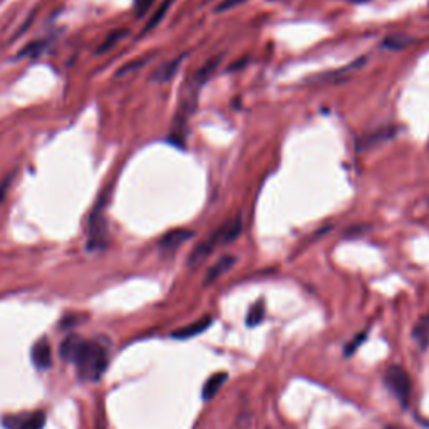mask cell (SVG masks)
Instances as JSON below:
<instances>
[{
	"label": "cell",
	"mask_w": 429,
	"mask_h": 429,
	"mask_svg": "<svg viewBox=\"0 0 429 429\" xmlns=\"http://www.w3.org/2000/svg\"><path fill=\"white\" fill-rule=\"evenodd\" d=\"M211 322H213V319L208 315V317H203L197 320V322L190 324V326L178 329V331H174L172 337L173 339H191V337H197L200 334H203V332L206 331L208 327L211 326Z\"/></svg>",
	"instance_id": "obj_8"
},
{
	"label": "cell",
	"mask_w": 429,
	"mask_h": 429,
	"mask_svg": "<svg viewBox=\"0 0 429 429\" xmlns=\"http://www.w3.org/2000/svg\"><path fill=\"white\" fill-rule=\"evenodd\" d=\"M124 36V32L123 31H118V32H114V34H111V37L110 39H106L104 40V43L101 44V47H99V52H104L106 51V49H111V45L116 43V40L119 39V37H123Z\"/></svg>",
	"instance_id": "obj_20"
},
{
	"label": "cell",
	"mask_w": 429,
	"mask_h": 429,
	"mask_svg": "<svg viewBox=\"0 0 429 429\" xmlns=\"http://www.w3.org/2000/svg\"><path fill=\"white\" fill-rule=\"evenodd\" d=\"M247 2V0H223L222 3H218V7H216V12H225V10H230L233 7H239L240 3Z\"/></svg>",
	"instance_id": "obj_19"
},
{
	"label": "cell",
	"mask_w": 429,
	"mask_h": 429,
	"mask_svg": "<svg viewBox=\"0 0 429 429\" xmlns=\"http://www.w3.org/2000/svg\"><path fill=\"white\" fill-rule=\"evenodd\" d=\"M241 233V218L240 216H236L235 220H232L230 223L225 225V227L220 230V241L222 243H230V241L236 240L240 236Z\"/></svg>",
	"instance_id": "obj_13"
},
{
	"label": "cell",
	"mask_w": 429,
	"mask_h": 429,
	"mask_svg": "<svg viewBox=\"0 0 429 429\" xmlns=\"http://www.w3.org/2000/svg\"><path fill=\"white\" fill-rule=\"evenodd\" d=\"M235 264H236V257H233V255H223L222 258H218V260H216L215 264L208 269L206 277H205V285H208V283H213L216 278L222 277L223 273H227Z\"/></svg>",
	"instance_id": "obj_9"
},
{
	"label": "cell",
	"mask_w": 429,
	"mask_h": 429,
	"mask_svg": "<svg viewBox=\"0 0 429 429\" xmlns=\"http://www.w3.org/2000/svg\"><path fill=\"white\" fill-rule=\"evenodd\" d=\"M412 339L418 343L421 349H426L429 345V315H424L418 320L412 329Z\"/></svg>",
	"instance_id": "obj_12"
},
{
	"label": "cell",
	"mask_w": 429,
	"mask_h": 429,
	"mask_svg": "<svg viewBox=\"0 0 429 429\" xmlns=\"http://www.w3.org/2000/svg\"><path fill=\"white\" fill-rule=\"evenodd\" d=\"M411 43H412L411 37L404 34L387 36L386 39L382 40V49H389V51H402V49H406Z\"/></svg>",
	"instance_id": "obj_14"
},
{
	"label": "cell",
	"mask_w": 429,
	"mask_h": 429,
	"mask_svg": "<svg viewBox=\"0 0 429 429\" xmlns=\"http://www.w3.org/2000/svg\"><path fill=\"white\" fill-rule=\"evenodd\" d=\"M364 340H366V332H362V334H357L356 337H354L351 343L345 345V356H352V354L359 349V345L364 343Z\"/></svg>",
	"instance_id": "obj_18"
},
{
	"label": "cell",
	"mask_w": 429,
	"mask_h": 429,
	"mask_svg": "<svg viewBox=\"0 0 429 429\" xmlns=\"http://www.w3.org/2000/svg\"><path fill=\"white\" fill-rule=\"evenodd\" d=\"M31 359L39 370H47L52 366L51 344H49V340L45 339V337L44 339H39L34 345H32Z\"/></svg>",
	"instance_id": "obj_5"
},
{
	"label": "cell",
	"mask_w": 429,
	"mask_h": 429,
	"mask_svg": "<svg viewBox=\"0 0 429 429\" xmlns=\"http://www.w3.org/2000/svg\"><path fill=\"white\" fill-rule=\"evenodd\" d=\"M220 240V230L213 233V235L210 236V239L200 241V243L195 247L193 252H191V255L188 258V265L190 266H198L200 264H203V262L206 260L208 255H210L211 252H213L216 241Z\"/></svg>",
	"instance_id": "obj_6"
},
{
	"label": "cell",
	"mask_w": 429,
	"mask_h": 429,
	"mask_svg": "<svg viewBox=\"0 0 429 429\" xmlns=\"http://www.w3.org/2000/svg\"><path fill=\"white\" fill-rule=\"evenodd\" d=\"M384 382L387 389L399 399V402H401L402 406H407V404H409L412 382L409 374H407L406 370L399 368V366H391L384 374Z\"/></svg>",
	"instance_id": "obj_2"
},
{
	"label": "cell",
	"mask_w": 429,
	"mask_h": 429,
	"mask_svg": "<svg viewBox=\"0 0 429 429\" xmlns=\"http://www.w3.org/2000/svg\"><path fill=\"white\" fill-rule=\"evenodd\" d=\"M220 61H222V56H215V57H211V59L208 61L206 64L203 66V68L198 70L197 77H195V81L198 82V86H202L203 82H206L208 79H210L211 76H213V73L216 70V68H218Z\"/></svg>",
	"instance_id": "obj_16"
},
{
	"label": "cell",
	"mask_w": 429,
	"mask_h": 429,
	"mask_svg": "<svg viewBox=\"0 0 429 429\" xmlns=\"http://www.w3.org/2000/svg\"><path fill=\"white\" fill-rule=\"evenodd\" d=\"M172 3H173V0H165V2L161 3L160 9H158V10L155 12V15H153L151 20H149V22L146 24V27H144V32L151 31L153 27H156L158 24H160L161 20H163V17L166 15V12H168V10H170V7H172Z\"/></svg>",
	"instance_id": "obj_17"
},
{
	"label": "cell",
	"mask_w": 429,
	"mask_h": 429,
	"mask_svg": "<svg viewBox=\"0 0 429 429\" xmlns=\"http://www.w3.org/2000/svg\"><path fill=\"white\" fill-rule=\"evenodd\" d=\"M398 135V126H381L377 129H372V131L364 133V135L359 136L356 140V151L357 153H366L369 149L377 148L379 144L387 143L393 137Z\"/></svg>",
	"instance_id": "obj_4"
},
{
	"label": "cell",
	"mask_w": 429,
	"mask_h": 429,
	"mask_svg": "<svg viewBox=\"0 0 429 429\" xmlns=\"http://www.w3.org/2000/svg\"><path fill=\"white\" fill-rule=\"evenodd\" d=\"M45 414L43 411L17 412V414H7L2 418L3 429H44Z\"/></svg>",
	"instance_id": "obj_3"
},
{
	"label": "cell",
	"mask_w": 429,
	"mask_h": 429,
	"mask_svg": "<svg viewBox=\"0 0 429 429\" xmlns=\"http://www.w3.org/2000/svg\"><path fill=\"white\" fill-rule=\"evenodd\" d=\"M61 357L76 368L77 377L84 382H96L107 368V352L101 344L82 339L81 336H68L61 343Z\"/></svg>",
	"instance_id": "obj_1"
},
{
	"label": "cell",
	"mask_w": 429,
	"mask_h": 429,
	"mask_svg": "<svg viewBox=\"0 0 429 429\" xmlns=\"http://www.w3.org/2000/svg\"><path fill=\"white\" fill-rule=\"evenodd\" d=\"M183 59H185V56L176 57V59L166 62V64L161 66L160 69H156V73L153 74V79H155L156 82H168L172 81V79L176 76L178 69H180V66L183 64Z\"/></svg>",
	"instance_id": "obj_11"
},
{
	"label": "cell",
	"mask_w": 429,
	"mask_h": 429,
	"mask_svg": "<svg viewBox=\"0 0 429 429\" xmlns=\"http://www.w3.org/2000/svg\"><path fill=\"white\" fill-rule=\"evenodd\" d=\"M191 236H193V232L183 230V228L168 232L163 239L160 240V248L163 250V252H174V250H176L178 247H181L185 241H188Z\"/></svg>",
	"instance_id": "obj_7"
},
{
	"label": "cell",
	"mask_w": 429,
	"mask_h": 429,
	"mask_svg": "<svg viewBox=\"0 0 429 429\" xmlns=\"http://www.w3.org/2000/svg\"><path fill=\"white\" fill-rule=\"evenodd\" d=\"M387 429H401V428H394V426H391V428H387Z\"/></svg>",
	"instance_id": "obj_21"
},
{
	"label": "cell",
	"mask_w": 429,
	"mask_h": 429,
	"mask_svg": "<svg viewBox=\"0 0 429 429\" xmlns=\"http://www.w3.org/2000/svg\"><path fill=\"white\" fill-rule=\"evenodd\" d=\"M227 379H228L227 372H216L208 379L205 384H203V391H202L203 401H210V399H213L216 393H218V391L222 389V386L227 382Z\"/></svg>",
	"instance_id": "obj_10"
},
{
	"label": "cell",
	"mask_w": 429,
	"mask_h": 429,
	"mask_svg": "<svg viewBox=\"0 0 429 429\" xmlns=\"http://www.w3.org/2000/svg\"><path fill=\"white\" fill-rule=\"evenodd\" d=\"M264 317H265V303L264 301H258L250 307L247 319H245V324H247L248 327H257L258 324H262Z\"/></svg>",
	"instance_id": "obj_15"
}]
</instances>
